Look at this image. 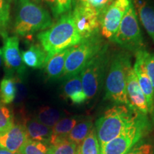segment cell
Returning a JSON list of instances; mask_svg holds the SVG:
<instances>
[{
    "label": "cell",
    "mask_w": 154,
    "mask_h": 154,
    "mask_svg": "<svg viewBox=\"0 0 154 154\" xmlns=\"http://www.w3.org/2000/svg\"><path fill=\"white\" fill-rule=\"evenodd\" d=\"M76 154H79V153H78V151H77V153Z\"/></svg>",
    "instance_id": "38"
},
{
    "label": "cell",
    "mask_w": 154,
    "mask_h": 154,
    "mask_svg": "<svg viewBox=\"0 0 154 154\" xmlns=\"http://www.w3.org/2000/svg\"><path fill=\"white\" fill-rule=\"evenodd\" d=\"M3 62V57H2V48H0V67L2 66Z\"/></svg>",
    "instance_id": "36"
},
{
    "label": "cell",
    "mask_w": 154,
    "mask_h": 154,
    "mask_svg": "<svg viewBox=\"0 0 154 154\" xmlns=\"http://www.w3.org/2000/svg\"><path fill=\"white\" fill-rule=\"evenodd\" d=\"M63 89L64 96L74 104L80 105L87 101L83 88L80 74L67 79Z\"/></svg>",
    "instance_id": "18"
},
{
    "label": "cell",
    "mask_w": 154,
    "mask_h": 154,
    "mask_svg": "<svg viewBox=\"0 0 154 154\" xmlns=\"http://www.w3.org/2000/svg\"><path fill=\"white\" fill-rule=\"evenodd\" d=\"M125 154H153V147L149 143H137Z\"/></svg>",
    "instance_id": "31"
},
{
    "label": "cell",
    "mask_w": 154,
    "mask_h": 154,
    "mask_svg": "<svg viewBox=\"0 0 154 154\" xmlns=\"http://www.w3.org/2000/svg\"><path fill=\"white\" fill-rule=\"evenodd\" d=\"M79 154H100V147L95 128H92L89 134L78 147Z\"/></svg>",
    "instance_id": "25"
},
{
    "label": "cell",
    "mask_w": 154,
    "mask_h": 154,
    "mask_svg": "<svg viewBox=\"0 0 154 154\" xmlns=\"http://www.w3.org/2000/svg\"><path fill=\"white\" fill-rule=\"evenodd\" d=\"M17 88L15 78L7 76L0 82V101L5 104H9L16 98Z\"/></svg>",
    "instance_id": "22"
},
{
    "label": "cell",
    "mask_w": 154,
    "mask_h": 154,
    "mask_svg": "<svg viewBox=\"0 0 154 154\" xmlns=\"http://www.w3.org/2000/svg\"><path fill=\"white\" fill-rule=\"evenodd\" d=\"M87 2V0H74L73 1V5H77V4H83Z\"/></svg>",
    "instance_id": "35"
},
{
    "label": "cell",
    "mask_w": 154,
    "mask_h": 154,
    "mask_svg": "<svg viewBox=\"0 0 154 154\" xmlns=\"http://www.w3.org/2000/svg\"><path fill=\"white\" fill-rule=\"evenodd\" d=\"M133 0H113L100 15V31L103 37L110 40L116 33Z\"/></svg>",
    "instance_id": "10"
},
{
    "label": "cell",
    "mask_w": 154,
    "mask_h": 154,
    "mask_svg": "<svg viewBox=\"0 0 154 154\" xmlns=\"http://www.w3.org/2000/svg\"><path fill=\"white\" fill-rule=\"evenodd\" d=\"M151 128L148 116L140 114L139 117L130 126L100 151V154H125L147 134Z\"/></svg>",
    "instance_id": "7"
},
{
    "label": "cell",
    "mask_w": 154,
    "mask_h": 154,
    "mask_svg": "<svg viewBox=\"0 0 154 154\" xmlns=\"http://www.w3.org/2000/svg\"><path fill=\"white\" fill-rule=\"evenodd\" d=\"M11 2L12 0H0V36L4 40L8 37Z\"/></svg>",
    "instance_id": "24"
},
{
    "label": "cell",
    "mask_w": 154,
    "mask_h": 154,
    "mask_svg": "<svg viewBox=\"0 0 154 154\" xmlns=\"http://www.w3.org/2000/svg\"><path fill=\"white\" fill-rule=\"evenodd\" d=\"M111 41L131 53L144 50V42L134 4L131 5Z\"/></svg>",
    "instance_id": "8"
},
{
    "label": "cell",
    "mask_w": 154,
    "mask_h": 154,
    "mask_svg": "<svg viewBox=\"0 0 154 154\" xmlns=\"http://www.w3.org/2000/svg\"><path fill=\"white\" fill-rule=\"evenodd\" d=\"M126 94L129 102V106L138 113L148 116L149 109L147 102L133 67L130 69L127 75Z\"/></svg>",
    "instance_id": "13"
},
{
    "label": "cell",
    "mask_w": 154,
    "mask_h": 154,
    "mask_svg": "<svg viewBox=\"0 0 154 154\" xmlns=\"http://www.w3.org/2000/svg\"><path fill=\"white\" fill-rule=\"evenodd\" d=\"M142 113L126 105H116L106 110L96 121L95 130L100 151L107 143L118 136Z\"/></svg>",
    "instance_id": "4"
},
{
    "label": "cell",
    "mask_w": 154,
    "mask_h": 154,
    "mask_svg": "<svg viewBox=\"0 0 154 154\" xmlns=\"http://www.w3.org/2000/svg\"><path fill=\"white\" fill-rule=\"evenodd\" d=\"M101 33L82 40L71 48L65 61L62 79H69L80 74L86 63L99 53L104 46Z\"/></svg>",
    "instance_id": "6"
},
{
    "label": "cell",
    "mask_w": 154,
    "mask_h": 154,
    "mask_svg": "<svg viewBox=\"0 0 154 154\" xmlns=\"http://www.w3.org/2000/svg\"><path fill=\"white\" fill-rule=\"evenodd\" d=\"M14 125L12 111L0 101V134H4Z\"/></svg>",
    "instance_id": "28"
},
{
    "label": "cell",
    "mask_w": 154,
    "mask_h": 154,
    "mask_svg": "<svg viewBox=\"0 0 154 154\" xmlns=\"http://www.w3.org/2000/svg\"><path fill=\"white\" fill-rule=\"evenodd\" d=\"M78 146L65 140L55 145H49V154H76Z\"/></svg>",
    "instance_id": "29"
},
{
    "label": "cell",
    "mask_w": 154,
    "mask_h": 154,
    "mask_svg": "<svg viewBox=\"0 0 154 154\" xmlns=\"http://www.w3.org/2000/svg\"><path fill=\"white\" fill-rule=\"evenodd\" d=\"M49 145L28 139L19 151V154H49Z\"/></svg>",
    "instance_id": "27"
},
{
    "label": "cell",
    "mask_w": 154,
    "mask_h": 154,
    "mask_svg": "<svg viewBox=\"0 0 154 154\" xmlns=\"http://www.w3.org/2000/svg\"><path fill=\"white\" fill-rule=\"evenodd\" d=\"M144 61H145L148 74L151 79L154 91V53H150L147 50H145Z\"/></svg>",
    "instance_id": "30"
},
{
    "label": "cell",
    "mask_w": 154,
    "mask_h": 154,
    "mask_svg": "<svg viewBox=\"0 0 154 154\" xmlns=\"http://www.w3.org/2000/svg\"><path fill=\"white\" fill-rule=\"evenodd\" d=\"M28 139L24 124H17L7 131L0 134V147L12 153H19Z\"/></svg>",
    "instance_id": "14"
},
{
    "label": "cell",
    "mask_w": 154,
    "mask_h": 154,
    "mask_svg": "<svg viewBox=\"0 0 154 154\" xmlns=\"http://www.w3.org/2000/svg\"><path fill=\"white\" fill-rule=\"evenodd\" d=\"M37 38L47 54L46 62L53 55L82 41L75 26L72 11L59 17L51 27L38 33Z\"/></svg>",
    "instance_id": "1"
},
{
    "label": "cell",
    "mask_w": 154,
    "mask_h": 154,
    "mask_svg": "<svg viewBox=\"0 0 154 154\" xmlns=\"http://www.w3.org/2000/svg\"><path fill=\"white\" fill-rule=\"evenodd\" d=\"M72 14L75 26L82 40L101 33L99 12L88 2L74 5Z\"/></svg>",
    "instance_id": "9"
},
{
    "label": "cell",
    "mask_w": 154,
    "mask_h": 154,
    "mask_svg": "<svg viewBox=\"0 0 154 154\" xmlns=\"http://www.w3.org/2000/svg\"><path fill=\"white\" fill-rule=\"evenodd\" d=\"M47 54L40 44H32L22 52L25 66L32 69H42L46 64Z\"/></svg>",
    "instance_id": "20"
},
{
    "label": "cell",
    "mask_w": 154,
    "mask_h": 154,
    "mask_svg": "<svg viewBox=\"0 0 154 154\" xmlns=\"http://www.w3.org/2000/svg\"><path fill=\"white\" fill-rule=\"evenodd\" d=\"M133 4L140 22L154 43V6L150 0H133Z\"/></svg>",
    "instance_id": "15"
},
{
    "label": "cell",
    "mask_w": 154,
    "mask_h": 154,
    "mask_svg": "<svg viewBox=\"0 0 154 154\" xmlns=\"http://www.w3.org/2000/svg\"><path fill=\"white\" fill-rule=\"evenodd\" d=\"M15 82H16V88H17V94L16 98L18 101H22L26 94V88L25 87L24 84H23L19 79L15 78ZM15 98V99H16Z\"/></svg>",
    "instance_id": "33"
},
{
    "label": "cell",
    "mask_w": 154,
    "mask_h": 154,
    "mask_svg": "<svg viewBox=\"0 0 154 154\" xmlns=\"http://www.w3.org/2000/svg\"><path fill=\"white\" fill-rule=\"evenodd\" d=\"M132 68L131 56L127 51H121L112 55L105 79V100L116 105L129 106L126 94L127 75Z\"/></svg>",
    "instance_id": "3"
},
{
    "label": "cell",
    "mask_w": 154,
    "mask_h": 154,
    "mask_svg": "<svg viewBox=\"0 0 154 154\" xmlns=\"http://www.w3.org/2000/svg\"><path fill=\"white\" fill-rule=\"evenodd\" d=\"M113 0H87V2L99 12V16Z\"/></svg>",
    "instance_id": "32"
},
{
    "label": "cell",
    "mask_w": 154,
    "mask_h": 154,
    "mask_svg": "<svg viewBox=\"0 0 154 154\" xmlns=\"http://www.w3.org/2000/svg\"><path fill=\"white\" fill-rule=\"evenodd\" d=\"M73 1L74 0H41V2L47 4L54 18H59L72 11Z\"/></svg>",
    "instance_id": "26"
},
{
    "label": "cell",
    "mask_w": 154,
    "mask_h": 154,
    "mask_svg": "<svg viewBox=\"0 0 154 154\" xmlns=\"http://www.w3.org/2000/svg\"><path fill=\"white\" fill-rule=\"evenodd\" d=\"M70 49L71 48L63 50L48 59L44 68L49 79L57 80L61 78L64 70L65 61Z\"/></svg>",
    "instance_id": "19"
},
{
    "label": "cell",
    "mask_w": 154,
    "mask_h": 154,
    "mask_svg": "<svg viewBox=\"0 0 154 154\" xmlns=\"http://www.w3.org/2000/svg\"><path fill=\"white\" fill-rule=\"evenodd\" d=\"M145 50H142L136 53V61L134 63V70L137 76L140 87L146 97L149 109V114H150L154 121V91L144 61Z\"/></svg>",
    "instance_id": "12"
},
{
    "label": "cell",
    "mask_w": 154,
    "mask_h": 154,
    "mask_svg": "<svg viewBox=\"0 0 154 154\" xmlns=\"http://www.w3.org/2000/svg\"><path fill=\"white\" fill-rule=\"evenodd\" d=\"M109 45L105 44L84 66L80 73L84 91L86 99H94L101 91L111 60Z\"/></svg>",
    "instance_id": "5"
},
{
    "label": "cell",
    "mask_w": 154,
    "mask_h": 154,
    "mask_svg": "<svg viewBox=\"0 0 154 154\" xmlns=\"http://www.w3.org/2000/svg\"><path fill=\"white\" fill-rule=\"evenodd\" d=\"M82 120V116H74L69 118L62 119L58 121L52 128V134L49 141V145H55L67 140V136L72 128Z\"/></svg>",
    "instance_id": "16"
},
{
    "label": "cell",
    "mask_w": 154,
    "mask_h": 154,
    "mask_svg": "<svg viewBox=\"0 0 154 154\" xmlns=\"http://www.w3.org/2000/svg\"><path fill=\"white\" fill-rule=\"evenodd\" d=\"M62 113L59 110L49 106L42 107L38 111L36 119L44 126L52 128L61 119Z\"/></svg>",
    "instance_id": "23"
},
{
    "label": "cell",
    "mask_w": 154,
    "mask_h": 154,
    "mask_svg": "<svg viewBox=\"0 0 154 154\" xmlns=\"http://www.w3.org/2000/svg\"><path fill=\"white\" fill-rule=\"evenodd\" d=\"M32 1H34V2H38V1H41V0H32Z\"/></svg>",
    "instance_id": "37"
},
{
    "label": "cell",
    "mask_w": 154,
    "mask_h": 154,
    "mask_svg": "<svg viewBox=\"0 0 154 154\" xmlns=\"http://www.w3.org/2000/svg\"><path fill=\"white\" fill-rule=\"evenodd\" d=\"M14 31L17 35L31 36L53 25L49 12L32 0H14Z\"/></svg>",
    "instance_id": "2"
},
{
    "label": "cell",
    "mask_w": 154,
    "mask_h": 154,
    "mask_svg": "<svg viewBox=\"0 0 154 154\" xmlns=\"http://www.w3.org/2000/svg\"><path fill=\"white\" fill-rule=\"evenodd\" d=\"M93 128L91 119H82L75 126L67 136V140L79 146Z\"/></svg>",
    "instance_id": "21"
},
{
    "label": "cell",
    "mask_w": 154,
    "mask_h": 154,
    "mask_svg": "<svg viewBox=\"0 0 154 154\" xmlns=\"http://www.w3.org/2000/svg\"><path fill=\"white\" fill-rule=\"evenodd\" d=\"M24 126L29 139L49 144L52 128L44 126L36 119H26Z\"/></svg>",
    "instance_id": "17"
},
{
    "label": "cell",
    "mask_w": 154,
    "mask_h": 154,
    "mask_svg": "<svg viewBox=\"0 0 154 154\" xmlns=\"http://www.w3.org/2000/svg\"><path fill=\"white\" fill-rule=\"evenodd\" d=\"M0 154H19V153H12V152H10L7 150L5 149H2V148L0 147Z\"/></svg>",
    "instance_id": "34"
},
{
    "label": "cell",
    "mask_w": 154,
    "mask_h": 154,
    "mask_svg": "<svg viewBox=\"0 0 154 154\" xmlns=\"http://www.w3.org/2000/svg\"><path fill=\"white\" fill-rule=\"evenodd\" d=\"M2 49L6 69L9 72H16L19 76H22L26 71V66L22 61L18 36H9L5 39Z\"/></svg>",
    "instance_id": "11"
}]
</instances>
